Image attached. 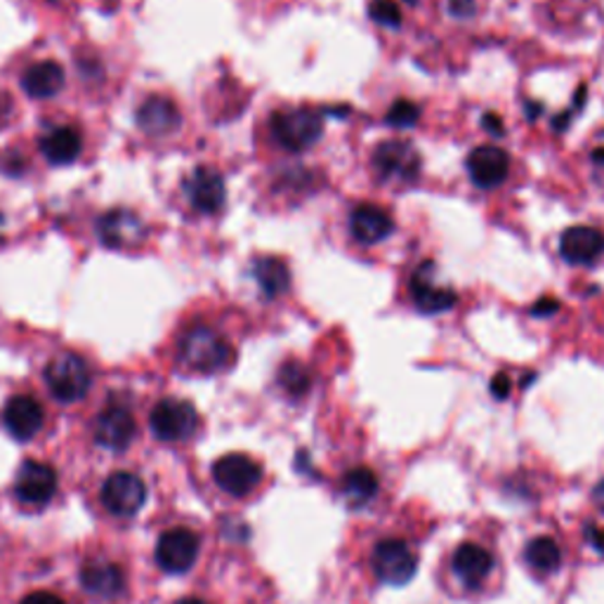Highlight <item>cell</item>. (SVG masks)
Here are the masks:
<instances>
[{
  "label": "cell",
  "mask_w": 604,
  "mask_h": 604,
  "mask_svg": "<svg viewBox=\"0 0 604 604\" xmlns=\"http://www.w3.org/2000/svg\"><path fill=\"white\" fill-rule=\"evenodd\" d=\"M234 348L218 330L208 326H192L180 340V359L196 373H220L234 364Z\"/></svg>",
  "instance_id": "cell-1"
},
{
  "label": "cell",
  "mask_w": 604,
  "mask_h": 604,
  "mask_svg": "<svg viewBox=\"0 0 604 604\" xmlns=\"http://www.w3.org/2000/svg\"><path fill=\"white\" fill-rule=\"evenodd\" d=\"M269 128L279 147L289 152H305L324 135V113L310 107L281 109L271 113Z\"/></svg>",
  "instance_id": "cell-2"
},
{
  "label": "cell",
  "mask_w": 604,
  "mask_h": 604,
  "mask_svg": "<svg viewBox=\"0 0 604 604\" xmlns=\"http://www.w3.org/2000/svg\"><path fill=\"white\" fill-rule=\"evenodd\" d=\"M46 383L55 399L64 401V404H71V401H78L88 395L93 376L83 357L64 352L60 357H55L48 364Z\"/></svg>",
  "instance_id": "cell-3"
},
{
  "label": "cell",
  "mask_w": 604,
  "mask_h": 604,
  "mask_svg": "<svg viewBox=\"0 0 604 604\" xmlns=\"http://www.w3.org/2000/svg\"><path fill=\"white\" fill-rule=\"evenodd\" d=\"M371 166L383 182H413L421 176V154L407 140H385L373 149Z\"/></svg>",
  "instance_id": "cell-4"
},
{
  "label": "cell",
  "mask_w": 604,
  "mask_h": 604,
  "mask_svg": "<svg viewBox=\"0 0 604 604\" xmlns=\"http://www.w3.org/2000/svg\"><path fill=\"white\" fill-rule=\"evenodd\" d=\"M149 423L158 439L182 442V439H190L196 433L198 413L190 401L164 399L154 407Z\"/></svg>",
  "instance_id": "cell-5"
},
{
  "label": "cell",
  "mask_w": 604,
  "mask_h": 604,
  "mask_svg": "<svg viewBox=\"0 0 604 604\" xmlns=\"http://www.w3.org/2000/svg\"><path fill=\"white\" fill-rule=\"evenodd\" d=\"M373 569L378 579L387 585H404L413 579L419 569V557L411 551V545L399 539L380 541L373 551Z\"/></svg>",
  "instance_id": "cell-6"
},
{
  "label": "cell",
  "mask_w": 604,
  "mask_h": 604,
  "mask_svg": "<svg viewBox=\"0 0 604 604\" xmlns=\"http://www.w3.org/2000/svg\"><path fill=\"white\" fill-rule=\"evenodd\" d=\"M213 480L229 496H249L263 482V468L243 454H227L213 466Z\"/></svg>",
  "instance_id": "cell-7"
},
{
  "label": "cell",
  "mask_w": 604,
  "mask_h": 604,
  "mask_svg": "<svg viewBox=\"0 0 604 604\" xmlns=\"http://www.w3.org/2000/svg\"><path fill=\"white\" fill-rule=\"evenodd\" d=\"M97 237L107 249H133L145 241L147 225L131 208H113L97 220Z\"/></svg>",
  "instance_id": "cell-8"
},
{
  "label": "cell",
  "mask_w": 604,
  "mask_h": 604,
  "mask_svg": "<svg viewBox=\"0 0 604 604\" xmlns=\"http://www.w3.org/2000/svg\"><path fill=\"white\" fill-rule=\"evenodd\" d=\"M198 557V536L190 529H170L156 545V563L168 573L190 571Z\"/></svg>",
  "instance_id": "cell-9"
},
{
  "label": "cell",
  "mask_w": 604,
  "mask_h": 604,
  "mask_svg": "<svg viewBox=\"0 0 604 604\" xmlns=\"http://www.w3.org/2000/svg\"><path fill=\"white\" fill-rule=\"evenodd\" d=\"M184 194L196 213L215 215L222 210L227 198L225 180L215 168H196L192 176L184 180Z\"/></svg>",
  "instance_id": "cell-10"
},
{
  "label": "cell",
  "mask_w": 604,
  "mask_h": 604,
  "mask_svg": "<svg viewBox=\"0 0 604 604\" xmlns=\"http://www.w3.org/2000/svg\"><path fill=\"white\" fill-rule=\"evenodd\" d=\"M102 500L107 510L113 515L131 517L135 515L147 500V488L137 474L133 472H113L111 478L105 482L102 488Z\"/></svg>",
  "instance_id": "cell-11"
},
{
  "label": "cell",
  "mask_w": 604,
  "mask_h": 604,
  "mask_svg": "<svg viewBox=\"0 0 604 604\" xmlns=\"http://www.w3.org/2000/svg\"><path fill=\"white\" fill-rule=\"evenodd\" d=\"M433 277H435V263L433 261L423 263L419 269L413 271V277H411L413 302H415V307H419L425 314L447 312L458 302L456 291L435 286Z\"/></svg>",
  "instance_id": "cell-12"
},
{
  "label": "cell",
  "mask_w": 604,
  "mask_h": 604,
  "mask_svg": "<svg viewBox=\"0 0 604 604\" xmlns=\"http://www.w3.org/2000/svg\"><path fill=\"white\" fill-rule=\"evenodd\" d=\"M14 492L28 506H43L57 492V472L46 463H38V460H26L17 472Z\"/></svg>",
  "instance_id": "cell-13"
},
{
  "label": "cell",
  "mask_w": 604,
  "mask_h": 604,
  "mask_svg": "<svg viewBox=\"0 0 604 604\" xmlns=\"http://www.w3.org/2000/svg\"><path fill=\"white\" fill-rule=\"evenodd\" d=\"M466 168L470 180L478 184L480 190H494V186L503 184L508 178L510 156L498 147H480L468 156Z\"/></svg>",
  "instance_id": "cell-14"
},
{
  "label": "cell",
  "mask_w": 604,
  "mask_h": 604,
  "mask_svg": "<svg viewBox=\"0 0 604 604\" xmlns=\"http://www.w3.org/2000/svg\"><path fill=\"white\" fill-rule=\"evenodd\" d=\"M135 437V421L133 413L125 407H109L95 423V439L99 447L111 449V451H123L128 444Z\"/></svg>",
  "instance_id": "cell-15"
},
{
  "label": "cell",
  "mask_w": 604,
  "mask_h": 604,
  "mask_svg": "<svg viewBox=\"0 0 604 604\" xmlns=\"http://www.w3.org/2000/svg\"><path fill=\"white\" fill-rule=\"evenodd\" d=\"M180 123H182L180 109L168 97H161V95L147 97L137 109L140 131L147 133L149 137H166L170 133H176Z\"/></svg>",
  "instance_id": "cell-16"
},
{
  "label": "cell",
  "mask_w": 604,
  "mask_h": 604,
  "mask_svg": "<svg viewBox=\"0 0 604 604\" xmlns=\"http://www.w3.org/2000/svg\"><path fill=\"white\" fill-rule=\"evenodd\" d=\"M604 253V234L595 227H571L559 239V255L571 265H591Z\"/></svg>",
  "instance_id": "cell-17"
},
{
  "label": "cell",
  "mask_w": 604,
  "mask_h": 604,
  "mask_svg": "<svg viewBox=\"0 0 604 604\" xmlns=\"http://www.w3.org/2000/svg\"><path fill=\"white\" fill-rule=\"evenodd\" d=\"M350 232L354 241L364 243V246H373V243H380L395 232V222L390 213L373 204L357 206L350 215Z\"/></svg>",
  "instance_id": "cell-18"
},
{
  "label": "cell",
  "mask_w": 604,
  "mask_h": 604,
  "mask_svg": "<svg viewBox=\"0 0 604 604\" xmlns=\"http://www.w3.org/2000/svg\"><path fill=\"white\" fill-rule=\"evenodd\" d=\"M3 421L5 427L10 430V435L20 442H28L34 435L40 433L43 427V407L34 397H12L5 411H3Z\"/></svg>",
  "instance_id": "cell-19"
},
{
  "label": "cell",
  "mask_w": 604,
  "mask_h": 604,
  "mask_svg": "<svg viewBox=\"0 0 604 604\" xmlns=\"http://www.w3.org/2000/svg\"><path fill=\"white\" fill-rule=\"evenodd\" d=\"M492 569H494V557L486 548H482V545L478 543L458 545V551L454 555V571L468 588L482 585L488 573H492Z\"/></svg>",
  "instance_id": "cell-20"
},
{
  "label": "cell",
  "mask_w": 604,
  "mask_h": 604,
  "mask_svg": "<svg viewBox=\"0 0 604 604\" xmlns=\"http://www.w3.org/2000/svg\"><path fill=\"white\" fill-rule=\"evenodd\" d=\"M64 67L60 62H38L28 67L22 74V88L28 97L34 99H50L64 88Z\"/></svg>",
  "instance_id": "cell-21"
},
{
  "label": "cell",
  "mask_w": 604,
  "mask_h": 604,
  "mask_svg": "<svg viewBox=\"0 0 604 604\" xmlns=\"http://www.w3.org/2000/svg\"><path fill=\"white\" fill-rule=\"evenodd\" d=\"M83 149V137L71 125H60L52 128L50 133L40 137V154L48 158V164L52 166H67L74 164L81 156Z\"/></svg>",
  "instance_id": "cell-22"
},
{
  "label": "cell",
  "mask_w": 604,
  "mask_h": 604,
  "mask_svg": "<svg viewBox=\"0 0 604 604\" xmlns=\"http://www.w3.org/2000/svg\"><path fill=\"white\" fill-rule=\"evenodd\" d=\"M253 277L265 298H279L291 289V271L281 257H257L253 263Z\"/></svg>",
  "instance_id": "cell-23"
},
{
  "label": "cell",
  "mask_w": 604,
  "mask_h": 604,
  "mask_svg": "<svg viewBox=\"0 0 604 604\" xmlns=\"http://www.w3.org/2000/svg\"><path fill=\"white\" fill-rule=\"evenodd\" d=\"M81 583L99 597H117L123 591V571L109 563H93L81 571Z\"/></svg>",
  "instance_id": "cell-24"
},
{
  "label": "cell",
  "mask_w": 604,
  "mask_h": 604,
  "mask_svg": "<svg viewBox=\"0 0 604 604\" xmlns=\"http://www.w3.org/2000/svg\"><path fill=\"white\" fill-rule=\"evenodd\" d=\"M524 559L531 569L545 577V573H553L563 563V551H559V545L553 539L541 536L527 545Z\"/></svg>",
  "instance_id": "cell-25"
},
{
  "label": "cell",
  "mask_w": 604,
  "mask_h": 604,
  "mask_svg": "<svg viewBox=\"0 0 604 604\" xmlns=\"http://www.w3.org/2000/svg\"><path fill=\"white\" fill-rule=\"evenodd\" d=\"M378 492V478L369 468H354L342 478V494L348 496L354 506L366 503Z\"/></svg>",
  "instance_id": "cell-26"
},
{
  "label": "cell",
  "mask_w": 604,
  "mask_h": 604,
  "mask_svg": "<svg viewBox=\"0 0 604 604\" xmlns=\"http://www.w3.org/2000/svg\"><path fill=\"white\" fill-rule=\"evenodd\" d=\"M279 385L291 397H302V395H305L310 390L312 376H310V371L305 366H302L300 362H286L279 369Z\"/></svg>",
  "instance_id": "cell-27"
},
{
  "label": "cell",
  "mask_w": 604,
  "mask_h": 604,
  "mask_svg": "<svg viewBox=\"0 0 604 604\" xmlns=\"http://www.w3.org/2000/svg\"><path fill=\"white\" fill-rule=\"evenodd\" d=\"M421 119V107L411 99H397L385 117V123L392 128H413Z\"/></svg>",
  "instance_id": "cell-28"
},
{
  "label": "cell",
  "mask_w": 604,
  "mask_h": 604,
  "mask_svg": "<svg viewBox=\"0 0 604 604\" xmlns=\"http://www.w3.org/2000/svg\"><path fill=\"white\" fill-rule=\"evenodd\" d=\"M369 17L387 28H397L401 24V10L395 0H371Z\"/></svg>",
  "instance_id": "cell-29"
},
{
  "label": "cell",
  "mask_w": 604,
  "mask_h": 604,
  "mask_svg": "<svg viewBox=\"0 0 604 604\" xmlns=\"http://www.w3.org/2000/svg\"><path fill=\"white\" fill-rule=\"evenodd\" d=\"M449 12L458 20H468V17H474L478 3H474V0H449Z\"/></svg>",
  "instance_id": "cell-30"
},
{
  "label": "cell",
  "mask_w": 604,
  "mask_h": 604,
  "mask_svg": "<svg viewBox=\"0 0 604 604\" xmlns=\"http://www.w3.org/2000/svg\"><path fill=\"white\" fill-rule=\"evenodd\" d=\"M510 390H512V383H510V378L506 376V373H496L494 380H492V395L496 399H506L510 395Z\"/></svg>",
  "instance_id": "cell-31"
},
{
  "label": "cell",
  "mask_w": 604,
  "mask_h": 604,
  "mask_svg": "<svg viewBox=\"0 0 604 604\" xmlns=\"http://www.w3.org/2000/svg\"><path fill=\"white\" fill-rule=\"evenodd\" d=\"M559 310V302L555 298H541L534 307H531V314L534 316H553Z\"/></svg>",
  "instance_id": "cell-32"
},
{
  "label": "cell",
  "mask_w": 604,
  "mask_h": 604,
  "mask_svg": "<svg viewBox=\"0 0 604 604\" xmlns=\"http://www.w3.org/2000/svg\"><path fill=\"white\" fill-rule=\"evenodd\" d=\"M482 128H484V131L488 135H494V137H500L503 133H506V128H503V121L496 117V113H484Z\"/></svg>",
  "instance_id": "cell-33"
},
{
  "label": "cell",
  "mask_w": 604,
  "mask_h": 604,
  "mask_svg": "<svg viewBox=\"0 0 604 604\" xmlns=\"http://www.w3.org/2000/svg\"><path fill=\"white\" fill-rule=\"evenodd\" d=\"M585 539L591 541V545H593L595 551H600V553L604 555V529L588 524V527H585Z\"/></svg>",
  "instance_id": "cell-34"
},
{
  "label": "cell",
  "mask_w": 604,
  "mask_h": 604,
  "mask_svg": "<svg viewBox=\"0 0 604 604\" xmlns=\"http://www.w3.org/2000/svg\"><path fill=\"white\" fill-rule=\"evenodd\" d=\"M20 604H64V602L52 593H34V595H26Z\"/></svg>",
  "instance_id": "cell-35"
},
{
  "label": "cell",
  "mask_w": 604,
  "mask_h": 604,
  "mask_svg": "<svg viewBox=\"0 0 604 604\" xmlns=\"http://www.w3.org/2000/svg\"><path fill=\"white\" fill-rule=\"evenodd\" d=\"M10 113H12V99H10V95L0 93V125H5Z\"/></svg>",
  "instance_id": "cell-36"
},
{
  "label": "cell",
  "mask_w": 604,
  "mask_h": 604,
  "mask_svg": "<svg viewBox=\"0 0 604 604\" xmlns=\"http://www.w3.org/2000/svg\"><path fill=\"white\" fill-rule=\"evenodd\" d=\"M585 97H588V88H585V85H579V93L573 95V107H571V111H579V109H583V105H585Z\"/></svg>",
  "instance_id": "cell-37"
},
{
  "label": "cell",
  "mask_w": 604,
  "mask_h": 604,
  "mask_svg": "<svg viewBox=\"0 0 604 604\" xmlns=\"http://www.w3.org/2000/svg\"><path fill=\"white\" fill-rule=\"evenodd\" d=\"M571 109L569 111H565V113H559V117H555L553 119V128H555V131H565V128L569 125V119H571Z\"/></svg>",
  "instance_id": "cell-38"
},
{
  "label": "cell",
  "mask_w": 604,
  "mask_h": 604,
  "mask_svg": "<svg viewBox=\"0 0 604 604\" xmlns=\"http://www.w3.org/2000/svg\"><path fill=\"white\" fill-rule=\"evenodd\" d=\"M593 500L597 503V508L604 512V482L595 486V492H593Z\"/></svg>",
  "instance_id": "cell-39"
},
{
  "label": "cell",
  "mask_w": 604,
  "mask_h": 604,
  "mask_svg": "<svg viewBox=\"0 0 604 604\" xmlns=\"http://www.w3.org/2000/svg\"><path fill=\"white\" fill-rule=\"evenodd\" d=\"M527 117L534 121L536 117H541V107L536 102H527Z\"/></svg>",
  "instance_id": "cell-40"
},
{
  "label": "cell",
  "mask_w": 604,
  "mask_h": 604,
  "mask_svg": "<svg viewBox=\"0 0 604 604\" xmlns=\"http://www.w3.org/2000/svg\"><path fill=\"white\" fill-rule=\"evenodd\" d=\"M593 161H595V164H604V147H600V149L593 152Z\"/></svg>",
  "instance_id": "cell-41"
},
{
  "label": "cell",
  "mask_w": 604,
  "mask_h": 604,
  "mask_svg": "<svg viewBox=\"0 0 604 604\" xmlns=\"http://www.w3.org/2000/svg\"><path fill=\"white\" fill-rule=\"evenodd\" d=\"M180 604H206L204 600H196V597H190V600H182Z\"/></svg>",
  "instance_id": "cell-42"
},
{
  "label": "cell",
  "mask_w": 604,
  "mask_h": 604,
  "mask_svg": "<svg viewBox=\"0 0 604 604\" xmlns=\"http://www.w3.org/2000/svg\"><path fill=\"white\" fill-rule=\"evenodd\" d=\"M404 3H407V5H415V3H419V0H404Z\"/></svg>",
  "instance_id": "cell-43"
},
{
  "label": "cell",
  "mask_w": 604,
  "mask_h": 604,
  "mask_svg": "<svg viewBox=\"0 0 604 604\" xmlns=\"http://www.w3.org/2000/svg\"><path fill=\"white\" fill-rule=\"evenodd\" d=\"M0 227H3V215H0Z\"/></svg>",
  "instance_id": "cell-44"
}]
</instances>
